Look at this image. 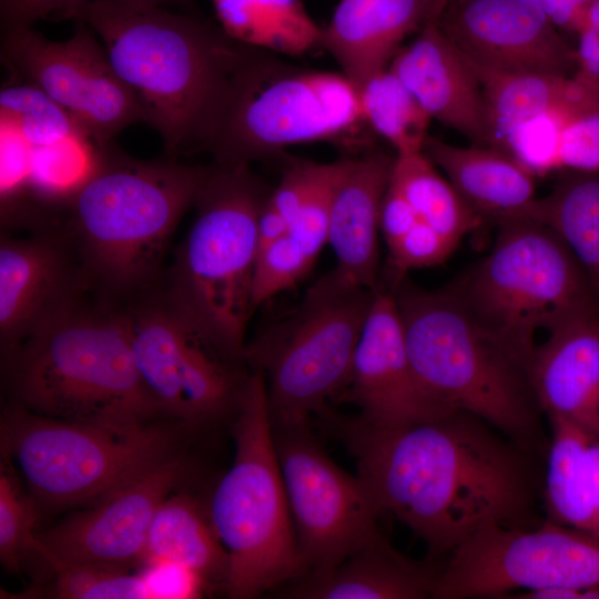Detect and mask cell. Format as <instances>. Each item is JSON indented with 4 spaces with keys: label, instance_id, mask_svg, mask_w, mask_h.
<instances>
[{
    "label": "cell",
    "instance_id": "obj_35",
    "mask_svg": "<svg viewBox=\"0 0 599 599\" xmlns=\"http://www.w3.org/2000/svg\"><path fill=\"white\" fill-rule=\"evenodd\" d=\"M583 114L567 105L537 113L510 131L502 151L514 156L536 177L561 171L560 144L564 130L572 119Z\"/></svg>",
    "mask_w": 599,
    "mask_h": 599
},
{
    "label": "cell",
    "instance_id": "obj_3",
    "mask_svg": "<svg viewBox=\"0 0 599 599\" xmlns=\"http://www.w3.org/2000/svg\"><path fill=\"white\" fill-rule=\"evenodd\" d=\"M99 149L87 173L60 199L55 224L74 247L90 291L122 305L155 287L172 235L193 207L209 166L143 161Z\"/></svg>",
    "mask_w": 599,
    "mask_h": 599
},
{
    "label": "cell",
    "instance_id": "obj_17",
    "mask_svg": "<svg viewBox=\"0 0 599 599\" xmlns=\"http://www.w3.org/2000/svg\"><path fill=\"white\" fill-rule=\"evenodd\" d=\"M436 20L474 64L504 72H576V49L537 0H445Z\"/></svg>",
    "mask_w": 599,
    "mask_h": 599
},
{
    "label": "cell",
    "instance_id": "obj_12",
    "mask_svg": "<svg viewBox=\"0 0 599 599\" xmlns=\"http://www.w3.org/2000/svg\"><path fill=\"white\" fill-rule=\"evenodd\" d=\"M139 373L161 412L191 425L235 415L250 373L156 285L120 305Z\"/></svg>",
    "mask_w": 599,
    "mask_h": 599
},
{
    "label": "cell",
    "instance_id": "obj_11",
    "mask_svg": "<svg viewBox=\"0 0 599 599\" xmlns=\"http://www.w3.org/2000/svg\"><path fill=\"white\" fill-rule=\"evenodd\" d=\"M361 122L358 90L342 72L301 70L262 50L241 73L207 151L217 164H250Z\"/></svg>",
    "mask_w": 599,
    "mask_h": 599
},
{
    "label": "cell",
    "instance_id": "obj_44",
    "mask_svg": "<svg viewBox=\"0 0 599 599\" xmlns=\"http://www.w3.org/2000/svg\"><path fill=\"white\" fill-rule=\"evenodd\" d=\"M577 37V69L572 77L586 84L599 87V27H583Z\"/></svg>",
    "mask_w": 599,
    "mask_h": 599
},
{
    "label": "cell",
    "instance_id": "obj_24",
    "mask_svg": "<svg viewBox=\"0 0 599 599\" xmlns=\"http://www.w3.org/2000/svg\"><path fill=\"white\" fill-rule=\"evenodd\" d=\"M424 152L483 220L499 224L525 219L537 199V177L502 150L478 144L457 146L428 136Z\"/></svg>",
    "mask_w": 599,
    "mask_h": 599
},
{
    "label": "cell",
    "instance_id": "obj_27",
    "mask_svg": "<svg viewBox=\"0 0 599 599\" xmlns=\"http://www.w3.org/2000/svg\"><path fill=\"white\" fill-rule=\"evenodd\" d=\"M143 559L190 570L206 582L225 585L229 556L210 519L207 507L192 496H169L151 522Z\"/></svg>",
    "mask_w": 599,
    "mask_h": 599
},
{
    "label": "cell",
    "instance_id": "obj_38",
    "mask_svg": "<svg viewBox=\"0 0 599 599\" xmlns=\"http://www.w3.org/2000/svg\"><path fill=\"white\" fill-rule=\"evenodd\" d=\"M457 245L428 224L418 221L398 244L388 251L390 283L404 277L410 270L443 263Z\"/></svg>",
    "mask_w": 599,
    "mask_h": 599
},
{
    "label": "cell",
    "instance_id": "obj_6",
    "mask_svg": "<svg viewBox=\"0 0 599 599\" xmlns=\"http://www.w3.org/2000/svg\"><path fill=\"white\" fill-rule=\"evenodd\" d=\"M270 194L250 164L210 165L194 222L158 284L224 356L242 364L253 314L257 221Z\"/></svg>",
    "mask_w": 599,
    "mask_h": 599
},
{
    "label": "cell",
    "instance_id": "obj_43",
    "mask_svg": "<svg viewBox=\"0 0 599 599\" xmlns=\"http://www.w3.org/2000/svg\"><path fill=\"white\" fill-rule=\"evenodd\" d=\"M418 221L407 199L389 182L379 215V230L388 251L395 247Z\"/></svg>",
    "mask_w": 599,
    "mask_h": 599
},
{
    "label": "cell",
    "instance_id": "obj_13",
    "mask_svg": "<svg viewBox=\"0 0 599 599\" xmlns=\"http://www.w3.org/2000/svg\"><path fill=\"white\" fill-rule=\"evenodd\" d=\"M599 588V532L547 521L491 526L453 552L433 598H505L514 590Z\"/></svg>",
    "mask_w": 599,
    "mask_h": 599
},
{
    "label": "cell",
    "instance_id": "obj_7",
    "mask_svg": "<svg viewBox=\"0 0 599 599\" xmlns=\"http://www.w3.org/2000/svg\"><path fill=\"white\" fill-rule=\"evenodd\" d=\"M232 430L234 459L207 511L229 556L225 591L230 598L251 599L306 573L258 372L248 374Z\"/></svg>",
    "mask_w": 599,
    "mask_h": 599
},
{
    "label": "cell",
    "instance_id": "obj_46",
    "mask_svg": "<svg viewBox=\"0 0 599 599\" xmlns=\"http://www.w3.org/2000/svg\"><path fill=\"white\" fill-rule=\"evenodd\" d=\"M287 221L266 200L257 221L258 252L287 233Z\"/></svg>",
    "mask_w": 599,
    "mask_h": 599
},
{
    "label": "cell",
    "instance_id": "obj_25",
    "mask_svg": "<svg viewBox=\"0 0 599 599\" xmlns=\"http://www.w3.org/2000/svg\"><path fill=\"white\" fill-rule=\"evenodd\" d=\"M437 575L380 536L332 570L287 582L276 593L295 599H422L433 596Z\"/></svg>",
    "mask_w": 599,
    "mask_h": 599
},
{
    "label": "cell",
    "instance_id": "obj_42",
    "mask_svg": "<svg viewBox=\"0 0 599 599\" xmlns=\"http://www.w3.org/2000/svg\"><path fill=\"white\" fill-rule=\"evenodd\" d=\"M145 572L154 598H194L207 583L199 575L171 564L154 562Z\"/></svg>",
    "mask_w": 599,
    "mask_h": 599
},
{
    "label": "cell",
    "instance_id": "obj_47",
    "mask_svg": "<svg viewBox=\"0 0 599 599\" xmlns=\"http://www.w3.org/2000/svg\"><path fill=\"white\" fill-rule=\"evenodd\" d=\"M588 468L595 505L599 512V441H590L588 447Z\"/></svg>",
    "mask_w": 599,
    "mask_h": 599
},
{
    "label": "cell",
    "instance_id": "obj_32",
    "mask_svg": "<svg viewBox=\"0 0 599 599\" xmlns=\"http://www.w3.org/2000/svg\"><path fill=\"white\" fill-rule=\"evenodd\" d=\"M358 94L363 122L384 138L396 155L424 151L432 118L389 69L369 79Z\"/></svg>",
    "mask_w": 599,
    "mask_h": 599
},
{
    "label": "cell",
    "instance_id": "obj_5",
    "mask_svg": "<svg viewBox=\"0 0 599 599\" xmlns=\"http://www.w3.org/2000/svg\"><path fill=\"white\" fill-rule=\"evenodd\" d=\"M408 356L429 399L463 410L531 453L539 424L528 374L473 316L453 287L390 283Z\"/></svg>",
    "mask_w": 599,
    "mask_h": 599
},
{
    "label": "cell",
    "instance_id": "obj_19",
    "mask_svg": "<svg viewBox=\"0 0 599 599\" xmlns=\"http://www.w3.org/2000/svg\"><path fill=\"white\" fill-rule=\"evenodd\" d=\"M378 426H395L446 415L422 388L412 366L394 295L377 285L343 390ZM342 392V393H343Z\"/></svg>",
    "mask_w": 599,
    "mask_h": 599
},
{
    "label": "cell",
    "instance_id": "obj_48",
    "mask_svg": "<svg viewBox=\"0 0 599 599\" xmlns=\"http://www.w3.org/2000/svg\"><path fill=\"white\" fill-rule=\"evenodd\" d=\"M583 27H599V0H589L582 7L581 29Z\"/></svg>",
    "mask_w": 599,
    "mask_h": 599
},
{
    "label": "cell",
    "instance_id": "obj_28",
    "mask_svg": "<svg viewBox=\"0 0 599 599\" xmlns=\"http://www.w3.org/2000/svg\"><path fill=\"white\" fill-rule=\"evenodd\" d=\"M525 219L549 226L565 242L599 302V172L564 171Z\"/></svg>",
    "mask_w": 599,
    "mask_h": 599
},
{
    "label": "cell",
    "instance_id": "obj_50",
    "mask_svg": "<svg viewBox=\"0 0 599 599\" xmlns=\"http://www.w3.org/2000/svg\"><path fill=\"white\" fill-rule=\"evenodd\" d=\"M571 1L582 8L589 0H571Z\"/></svg>",
    "mask_w": 599,
    "mask_h": 599
},
{
    "label": "cell",
    "instance_id": "obj_23",
    "mask_svg": "<svg viewBox=\"0 0 599 599\" xmlns=\"http://www.w3.org/2000/svg\"><path fill=\"white\" fill-rule=\"evenodd\" d=\"M394 159L375 152L343 160L333 190L328 243L337 258L334 271L367 288L378 285L377 233Z\"/></svg>",
    "mask_w": 599,
    "mask_h": 599
},
{
    "label": "cell",
    "instance_id": "obj_34",
    "mask_svg": "<svg viewBox=\"0 0 599 599\" xmlns=\"http://www.w3.org/2000/svg\"><path fill=\"white\" fill-rule=\"evenodd\" d=\"M1 124L10 125L26 142L51 146L82 136L70 115L38 87L8 85L0 92Z\"/></svg>",
    "mask_w": 599,
    "mask_h": 599
},
{
    "label": "cell",
    "instance_id": "obj_49",
    "mask_svg": "<svg viewBox=\"0 0 599 599\" xmlns=\"http://www.w3.org/2000/svg\"><path fill=\"white\" fill-rule=\"evenodd\" d=\"M132 1H141V2L152 3L156 6H162L163 3H166V2L181 1V0H132Z\"/></svg>",
    "mask_w": 599,
    "mask_h": 599
},
{
    "label": "cell",
    "instance_id": "obj_39",
    "mask_svg": "<svg viewBox=\"0 0 599 599\" xmlns=\"http://www.w3.org/2000/svg\"><path fill=\"white\" fill-rule=\"evenodd\" d=\"M561 171L599 172V113L572 119L560 144Z\"/></svg>",
    "mask_w": 599,
    "mask_h": 599
},
{
    "label": "cell",
    "instance_id": "obj_14",
    "mask_svg": "<svg viewBox=\"0 0 599 599\" xmlns=\"http://www.w3.org/2000/svg\"><path fill=\"white\" fill-rule=\"evenodd\" d=\"M271 427L305 576L327 572L382 536V512L363 480L324 453L309 423Z\"/></svg>",
    "mask_w": 599,
    "mask_h": 599
},
{
    "label": "cell",
    "instance_id": "obj_8",
    "mask_svg": "<svg viewBox=\"0 0 599 599\" xmlns=\"http://www.w3.org/2000/svg\"><path fill=\"white\" fill-rule=\"evenodd\" d=\"M497 225L488 255L451 287L528 374L537 333L599 302L571 251L549 226L530 219Z\"/></svg>",
    "mask_w": 599,
    "mask_h": 599
},
{
    "label": "cell",
    "instance_id": "obj_30",
    "mask_svg": "<svg viewBox=\"0 0 599 599\" xmlns=\"http://www.w3.org/2000/svg\"><path fill=\"white\" fill-rule=\"evenodd\" d=\"M545 501L549 521L599 532L588 468L591 439L580 428L560 418H550Z\"/></svg>",
    "mask_w": 599,
    "mask_h": 599
},
{
    "label": "cell",
    "instance_id": "obj_1",
    "mask_svg": "<svg viewBox=\"0 0 599 599\" xmlns=\"http://www.w3.org/2000/svg\"><path fill=\"white\" fill-rule=\"evenodd\" d=\"M318 417L354 457L380 512L406 525L429 555L450 554L487 527H529V451L483 419L463 410L395 426L328 409Z\"/></svg>",
    "mask_w": 599,
    "mask_h": 599
},
{
    "label": "cell",
    "instance_id": "obj_22",
    "mask_svg": "<svg viewBox=\"0 0 599 599\" xmlns=\"http://www.w3.org/2000/svg\"><path fill=\"white\" fill-rule=\"evenodd\" d=\"M445 0H339L319 48L359 90L388 69L402 42L438 17Z\"/></svg>",
    "mask_w": 599,
    "mask_h": 599
},
{
    "label": "cell",
    "instance_id": "obj_31",
    "mask_svg": "<svg viewBox=\"0 0 599 599\" xmlns=\"http://www.w3.org/2000/svg\"><path fill=\"white\" fill-rule=\"evenodd\" d=\"M435 166L424 151L396 155L389 182L404 194L419 221L458 244L484 220Z\"/></svg>",
    "mask_w": 599,
    "mask_h": 599
},
{
    "label": "cell",
    "instance_id": "obj_33",
    "mask_svg": "<svg viewBox=\"0 0 599 599\" xmlns=\"http://www.w3.org/2000/svg\"><path fill=\"white\" fill-rule=\"evenodd\" d=\"M54 575L41 589L21 598L149 599L154 598L145 575H132L125 566L106 564H53Z\"/></svg>",
    "mask_w": 599,
    "mask_h": 599
},
{
    "label": "cell",
    "instance_id": "obj_45",
    "mask_svg": "<svg viewBox=\"0 0 599 599\" xmlns=\"http://www.w3.org/2000/svg\"><path fill=\"white\" fill-rule=\"evenodd\" d=\"M541 9L562 33L578 34L582 27V8L571 0H537Z\"/></svg>",
    "mask_w": 599,
    "mask_h": 599
},
{
    "label": "cell",
    "instance_id": "obj_37",
    "mask_svg": "<svg viewBox=\"0 0 599 599\" xmlns=\"http://www.w3.org/2000/svg\"><path fill=\"white\" fill-rule=\"evenodd\" d=\"M313 264L286 234L261 250L253 280V312L272 296L293 287L309 272Z\"/></svg>",
    "mask_w": 599,
    "mask_h": 599
},
{
    "label": "cell",
    "instance_id": "obj_20",
    "mask_svg": "<svg viewBox=\"0 0 599 599\" xmlns=\"http://www.w3.org/2000/svg\"><path fill=\"white\" fill-rule=\"evenodd\" d=\"M528 368L540 410L599 441V304L583 308L547 333Z\"/></svg>",
    "mask_w": 599,
    "mask_h": 599
},
{
    "label": "cell",
    "instance_id": "obj_10",
    "mask_svg": "<svg viewBox=\"0 0 599 599\" xmlns=\"http://www.w3.org/2000/svg\"><path fill=\"white\" fill-rule=\"evenodd\" d=\"M1 450L34 500L60 508L94 504L173 457V436L151 423L110 428L13 406L2 419Z\"/></svg>",
    "mask_w": 599,
    "mask_h": 599
},
{
    "label": "cell",
    "instance_id": "obj_18",
    "mask_svg": "<svg viewBox=\"0 0 599 599\" xmlns=\"http://www.w3.org/2000/svg\"><path fill=\"white\" fill-rule=\"evenodd\" d=\"M186 473L171 457L93 507L40 535L33 550L53 564L128 566L143 559L153 517Z\"/></svg>",
    "mask_w": 599,
    "mask_h": 599
},
{
    "label": "cell",
    "instance_id": "obj_36",
    "mask_svg": "<svg viewBox=\"0 0 599 599\" xmlns=\"http://www.w3.org/2000/svg\"><path fill=\"white\" fill-rule=\"evenodd\" d=\"M1 453L0 560L7 570L18 573L23 554L34 548L37 512L34 498L21 488L10 456L3 450Z\"/></svg>",
    "mask_w": 599,
    "mask_h": 599
},
{
    "label": "cell",
    "instance_id": "obj_15",
    "mask_svg": "<svg viewBox=\"0 0 599 599\" xmlns=\"http://www.w3.org/2000/svg\"><path fill=\"white\" fill-rule=\"evenodd\" d=\"M77 22L64 41H51L32 27L8 31L1 58L16 75L63 108L81 135L101 149L128 125L144 122V113L92 29Z\"/></svg>",
    "mask_w": 599,
    "mask_h": 599
},
{
    "label": "cell",
    "instance_id": "obj_9",
    "mask_svg": "<svg viewBox=\"0 0 599 599\" xmlns=\"http://www.w3.org/2000/svg\"><path fill=\"white\" fill-rule=\"evenodd\" d=\"M375 291L333 270L245 344V364L265 382L272 425L311 423L345 389Z\"/></svg>",
    "mask_w": 599,
    "mask_h": 599
},
{
    "label": "cell",
    "instance_id": "obj_21",
    "mask_svg": "<svg viewBox=\"0 0 599 599\" xmlns=\"http://www.w3.org/2000/svg\"><path fill=\"white\" fill-rule=\"evenodd\" d=\"M388 69L432 119L487 145L481 85L469 60L441 31L436 18L399 49Z\"/></svg>",
    "mask_w": 599,
    "mask_h": 599
},
{
    "label": "cell",
    "instance_id": "obj_26",
    "mask_svg": "<svg viewBox=\"0 0 599 599\" xmlns=\"http://www.w3.org/2000/svg\"><path fill=\"white\" fill-rule=\"evenodd\" d=\"M470 63L481 85L489 146L502 150L516 125L555 106H571L585 114L599 113V87L572 75L504 72Z\"/></svg>",
    "mask_w": 599,
    "mask_h": 599
},
{
    "label": "cell",
    "instance_id": "obj_4",
    "mask_svg": "<svg viewBox=\"0 0 599 599\" xmlns=\"http://www.w3.org/2000/svg\"><path fill=\"white\" fill-rule=\"evenodd\" d=\"M2 357L14 406L33 414L131 428L161 412L136 367L119 305L83 302Z\"/></svg>",
    "mask_w": 599,
    "mask_h": 599
},
{
    "label": "cell",
    "instance_id": "obj_40",
    "mask_svg": "<svg viewBox=\"0 0 599 599\" xmlns=\"http://www.w3.org/2000/svg\"><path fill=\"white\" fill-rule=\"evenodd\" d=\"M89 0H0L3 32L31 28L38 20L78 21Z\"/></svg>",
    "mask_w": 599,
    "mask_h": 599
},
{
    "label": "cell",
    "instance_id": "obj_2",
    "mask_svg": "<svg viewBox=\"0 0 599 599\" xmlns=\"http://www.w3.org/2000/svg\"><path fill=\"white\" fill-rule=\"evenodd\" d=\"M78 21L102 41L172 159L207 151L241 73L261 51L220 27L141 1L89 0Z\"/></svg>",
    "mask_w": 599,
    "mask_h": 599
},
{
    "label": "cell",
    "instance_id": "obj_41",
    "mask_svg": "<svg viewBox=\"0 0 599 599\" xmlns=\"http://www.w3.org/2000/svg\"><path fill=\"white\" fill-rule=\"evenodd\" d=\"M319 169L318 163L298 162L284 172L280 184L271 191L268 203L287 221L288 225L313 189Z\"/></svg>",
    "mask_w": 599,
    "mask_h": 599
},
{
    "label": "cell",
    "instance_id": "obj_16",
    "mask_svg": "<svg viewBox=\"0 0 599 599\" xmlns=\"http://www.w3.org/2000/svg\"><path fill=\"white\" fill-rule=\"evenodd\" d=\"M90 285L67 234L58 226L0 235V345L6 354L85 302Z\"/></svg>",
    "mask_w": 599,
    "mask_h": 599
},
{
    "label": "cell",
    "instance_id": "obj_29",
    "mask_svg": "<svg viewBox=\"0 0 599 599\" xmlns=\"http://www.w3.org/2000/svg\"><path fill=\"white\" fill-rule=\"evenodd\" d=\"M220 28L232 39L283 55L319 48L322 27L302 0H211Z\"/></svg>",
    "mask_w": 599,
    "mask_h": 599
}]
</instances>
